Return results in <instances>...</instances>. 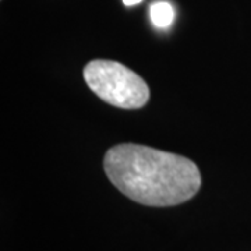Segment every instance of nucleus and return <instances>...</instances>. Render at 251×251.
<instances>
[{
    "label": "nucleus",
    "instance_id": "7ed1b4c3",
    "mask_svg": "<svg viewBox=\"0 0 251 251\" xmlns=\"http://www.w3.org/2000/svg\"><path fill=\"white\" fill-rule=\"evenodd\" d=\"M150 18L156 28H169L175 21V9L169 1H155L150 7Z\"/></svg>",
    "mask_w": 251,
    "mask_h": 251
},
{
    "label": "nucleus",
    "instance_id": "20e7f679",
    "mask_svg": "<svg viewBox=\"0 0 251 251\" xmlns=\"http://www.w3.org/2000/svg\"><path fill=\"white\" fill-rule=\"evenodd\" d=\"M143 0H123V3H125V6H135V4H138V3H141Z\"/></svg>",
    "mask_w": 251,
    "mask_h": 251
},
{
    "label": "nucleus",
    "instance_id": "f03ea898",
    "mask_svg": "<svg viewBox=\"0 0 251 251\" xmlns=\"http://www.w3.org/2000/svg\"><path fill=\"white\" fill-rule=\"evenodd\" d=\"M84 80L95 95L117 108L140 109L150 99L147 82L119 62L92 60L84 67Z\"/></svg>",
    "mask_w": 251,
    "mask_h": 251
},
{
    "label": "nucleus",
    "instance_id": "f257e3e1",
    "mask_svg": "<svg viewBox=\"0 0 251 251\" xmlns=\"http://www.w3.org/2000/svg\"><path fill=\"white\" fill-rule=\"evenodd\" d=\"M103 168L120 193L147 206L179 205L201 187V175L191 159L140 144L112 147Z\"/></svg>",
    "mask_w": 251,
    "mask_h": 251
}]
</instances>
